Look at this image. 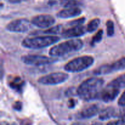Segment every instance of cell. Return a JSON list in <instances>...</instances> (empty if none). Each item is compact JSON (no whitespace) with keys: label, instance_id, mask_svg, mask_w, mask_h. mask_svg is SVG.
<instances>
[{"label":"cell","instance_id":"6da1fadb","mask_svg":"<svg viewBox=\"0 0 125 125\" xmlns=\"http://www.w3.org/2000/svg\"><path fill=\"white\" fill-rule=\"evenodd\" d=\"M104 84V80L103 78L98 77L89 78L77 88V94L81 98L86 101L99 99Z\"/></svg>","mask_w":125,"mask_h":125},{"label":"cell","instance_id":"7a4b0ae2","mask_svg":"<svg viewBox=\"0 0 125 125\" xmlns=\"http://www.w3.org/2000/svg\"><path fill=\"white\" fill-rule=\"evenodd\" d=\"M83 45V42L81 39H71L52 46L49 51V54L53 57H62L70 52L79 51Z\"/></svg>","mask_w":125,"mask_h":125},{"label":"cell","instance_id":"3957f363","mask_svg":"<svg viewBox=\"0 0 125 125\" xmlns=\"http://www.w3.org/2000/svg\"><path fill=\"white\" fill-rule=\"evenodd\" d=\"M60 38L55 35H45L33 37H27L22 41L23 47L38 50L48 47L59 41Z\"/></svg>","mask_w":125,"mask_h":125},{"label":"cell","instance_id":"277c9868","mask_svg":"<svg viewBox=\"0 0 125 125\" xmlns=\"http://www.w3.org/2000/svg\"><path fill=\"white\" fill-rule=\"evenodd\" d=\"M94 63V58L92 56H81L69 61L64 66V70L67 72L78 73L89 68Z\"/></svg>","mask_w":125,"mask_h":125},{"label":"cell","instance_id":"5b68a950","mask_svg":"<svg viewBox=\"0 0 125 125\" xmlns=\"http://www.w3.org/2000/svg\"><path fill=\"white\" fill-rule=\"evenodd\" d=\"M124 69H125V57H122L113 63L100 66L94 70V74L95 76L106 75Z\"/></svg>","mask_w":125,"mask_h":125},{"label":"cell","instance_id":"8992f818","mask_svg":"<svg viewBox=\"0 0 125 125\" xmlns=\"http://www.w3.org/2000/svg\"><path fill=\"white\" fill-rule=\"evenodd\" d=\"M58 61L53 57H48L43 55L28 54L21 57V61L24 63L29 65L40 66L54 63Z\"/></svg>","mask_w":125,"mask_h":125},{"label":"cell","instance_id":"52a82bcc","mask_svg":"<svg viewBox=\"0 0 125 125\" xmlns=\"http://www.w3.org/2000/svg\"><path fill=\"white\" fill-rule=\"evenodd\" d=\"M69 76L63 72H56L42 76L38 79V83L42 85H52L62 84L68 79Z\"/></svg>","mask_w":125,"mask_h":125},{"label":"cell","instance_id":"ba28073f","mask_svg":"<svg viewBox=\"0 0 125 125\" xmlns=\"http://www.w3.org/2000/svg\"><path fill=\"white\" fill-rule=\"evenodd\" d=\"M31 21L24 18H20L12 21L6 25V29L13 32H26L32 27Z\"/></svg>","mask_w":125,"mask_h":125},{"label":"cell","instance_id":"9c48e42d","mask_svg":"<svg viewBox=\"0 0 125 125\" xmlns=\"http://www.w3.org/2000/svg\"><path fill=\"white\" fill-rule=\"evenodd\" d=\"M55 22V18L50 15H39L33 17L31 20V23L33 25L42 29L52 26Z\"/></svg>","mask_w":125,"mask_h":125},{"label":"cell","instance_id":"30bf717a","mask_svg":"<svg viewBox=\"0 0 125 125\" xmlns=\"http://www.w3.org/2000/svg\"><path fill=\"white\" fill-rule=\"evenodd\" d=\"M87 28L83 25L73 26L68 29H64L61 35L65 39L67 38H76L83 36L86 33Z\"/></svg>","mask_w":125,"mask_h":125},{"label":"cell","instance_id":"8fae6325","mask_svg":"<svg viewBox=\"0 0 125 125\" xmlns=\"http://www.w3.org/2000/svg\"><path fill=\"white\" fill-rule=\"evenodd\" d=\"M120 90L106 85L104 89H103L100 93V98L105 103H109L114 101L118 96Z\"/></svg>","mask_w":125,"mask_h":125},{"label":"cell","instance_id":"7c38bea8","mask_svg":"<svg viewBox=\"0 0 125 125\" xmlns=\"http://www.w3.org/2000/svg\"><path fill=\"white\" fill-rule=\"evenodd\" d=\"M100 107L97 104H92L83 109L79 114L78 117L83 119L90 118L98 114Z\"/></svg>","mask_w":125,"mask_h":125},{"label":"cell","instance_id":"4fadbf2b","mask_svg":"<svg viewBox=\"0 0 125 125\" xmlns=\"http://www.w3.org/2000/svg\"><path fill=\"white\" fill-rule=\"evenodd\" d=\"M82 10L79 7H68L61 10L57 13V17L61 18H69L76 17L81 14Z\"/></svg>","mask_w":125,"mask_h":125},{"label":"cell","instance_id":"5bb4252c","mask_svg":"<svg viewBox=\"0 0 125 125\" xmlns=\"http://www.w3.org/2000/svg\"><path fill=\"white\" fill-rule=\"evenodd\" d=\"M25 84V82L19 76H15L9 81V85L15 91L21 92Z\"/></svg>","mask_w":125,"mask_h":125},{"label":"cell","instance_id":"9a60e30c","mask_svg":"<svg viewBox=\"0 0 125 125\" xmlns=\"http://www.w3.org/2000/svg\"><path fill=\"white\" fill-rule=\"evenodd\" d=\"M107 85L114 89H118L120 90V89L125 87V74H122L115 78V79L110 82Z\"/></svg>","mask_w":125,"mask_h":125},{"label":"cell","instance_id":"2e32d148","mask_svg":"<svg viewBox=\"0 0 125 125\" xmlns=\"http://www.w3.org/2000/svg\"><path fill=\"white\" fill-rule=\"evenodd\" d=\"M115 110L112 107H108L105 108L99 114V118L101 120H106L112 118L115 115Z\"/></svg>","mask_w":125,"mask_h":125},{"label":"cell","instance_id":"e0dca14e","mask_svg":"<svg viewBox=\"0 0 125 125\" xmlns=\"http://www.w3.org/2000/svg\"><path fill=\"white\" fill-rule=\"evenodd\" d=\"M60 4L65 8L79 7L83 5V0H61Z\"/></svg>","mask_w":125,"mask_h":125},{"label":"cell","instance_id":"ac0fdd59","mask_svg":"<svg viewBox=\"0 0 125 125\" xmlns=\"http://www.w3.org/2000/svg\"><path fill=\"white\" fill-rule=\"evenodd\" d=\"M64 30L63 27L62 25H56L53 27H51V28L46 29V30L42 31V34H49V35H56L58 34H62L63 31Z\"/></svg>","mask_w":125,"mask_h":125},{"label":"cell","instance_id":"d6986e66","mask_svg":"<svg viewBox=\"0 0 125 125\" xmlns=\"http://www.w3.org/2000/svg\"><path fill=\"white\" fill-rule=\"evenodd\" d=\"M100 24V20L99 18H95L89 23L87 26V31L89 33L95 31L98 28Z\"/></svg>","mask_w":125,"mask_h":125},{"label":"cell","instance_id":"ffe728a7","mask_svg":"<svg viewBox=\"0 0 125 125\" xmlns=\"http://www.w3.org/2000/svg\"><path fill=\"white\" fill-rule=\"evenodd\" d=\"M106 27H107V35L109 37H112L115 33V26L114 23L112 20H109L106 22Z\"/></svg>","mask_w":125,"mask_h":125},{"label":"cell","instance_id":"44dd1931","mask_svg":"<svg viewBox=\"0 0 125 125\" xmlns=\"http://www.w3.org/2000/svg\"><path fill=\"white\" fill-rule=\"evenodd\" d=\"M103 31L102 29H100L96 32V34L92 37L91 40V45H94L95 44L100 42L103 39Z\"/></svg>","mask_w":125,"mask_h":125},{"label":"cell","instance_id":"7402d4cb","mask_svg":"<svg viewBox=\"0 0 125 125\" xmlns=\"http://www.w3.org/2000/svg\"><path fill=\"white\" fill-rule=\"evenodd\" d=\"M85 17H83V18H78V19L74 20H72L71 21L68 22L67 25H68V26H70V27L81 26V25H83V24L85 22Z\"/></svg>","mask_w":125,"mask_h":125},{"label":"cell","instance_id":"603a6c76","mask_svg":"<svg viewBox=\"0 0 125 125\" xmlns=\"http://www.w3.org/2000/svg\"><path fill=\"white\" fill-rule=\"evenodd\" d=\"M65 95L67 96L78 95V94H77V89H74L73 87L70 88L65 92Z\"/></svg>","mask_w":125,"mask_h":125},{"label":"cell","instance_id":"cb8c5ba5","mask_svg":"<svg viewBox=\"0 0 125 125\" xmlns=\"http://www.w3.org/2000/svg\"><path fill=\"white\" fill-rule=\"evenodd\" d=\"M13 107L15 110L18 111H20L22 109V107H23V104H22V103L21 101H17L16 102H15V103L13 104Z\"/></svg>","mask_w":125,"mask_h":125},{"label":"cell","instance_id":"d4e9b609","mask_svg":"<svg viewBox=\"0 0 125 125\" xmlns=\"http://www.w3.org/2000/svg\"><path fill=\"white\" fill-rule=\"evenodd\" d=\"M118 104L120 106H125V91L120 97L118 101Z\"/></svg>","mask_w":125,"mask_h":125},{"label":"cell","instance_id":"484cf974","mask_svg":"<svg viewBox=\"0 0 125 125\" xmlns=\"http://www.w3.org/2000/svg\"><path fill=\"white\" fill-rule=\"evenodd\" d=\"M76 104V101L73 98L70 99L68 102V106L70 108H73L75 107Z\"/></svg>","mask_w":125,"mask_h":125},{"label":"cell","instance_id":"4316f807","mask_svg":"<svg viewBox=\"0 0 125 125\" xmlns=\"http://www.w3.org/2000/svg\"><path fill=\"white\" fill-rule=\"evenodd\" d=\"M7 2H10V3L12 4H17V3H20V2H24V1H26L28 0H6Z\"/></svg>","mask_w":125,"mask_h":125},{"label":"cell","instance_id":"83f0119b","mask_svg":"<svg viewBox=\"0 0 125 125\" xmlns=\"http://www.w3.org/2000/svg\"><path fill=\"white\" fill-rule=\"evenodd\" d=\"M120 122L118 120H115V121H112V122H109L106 125H118Z\"/></svg>","mask_w":125,"mask_h":125},{"label":"cell","instance_id":"f1b7e54d","mask_svg":"<svg viewBox=\"0 0 125 125\" xmlns=\"http://www.w3.org/2000/svg\"><path fill=\"white\" fill-rule=\"evenodd\" d=\"M32 123H30L29 120H23L21 123V125H31Z\"/></svg>","mask_w":125,"mask_h":125},{"label":"cell","instance_id":"f546056e","mask_svg":"<svg viewBox=\"0 0 125 125\" xmlns=\"http://www.w3.org/2000/svg\"><path fill=\"white\" fill-rule=\"evenodd\" d=\"M121 122L122 123H125V114L122 115V118H121Z\"/></svg>","mask_w":125,"mask_h":125},{"label":"cell","instance_id":"4dcf8cb0","mask_svg":"<svg viewBox=\"0 0 125 125\" xmlns=\"http://www.w3.org/2000/svg\"><path fill=\"white\" fill-rule=\"evenodd\" d=\"M90 125H103V124L101 123H99V122H95V123H92V124Z\"/></svg>","mask_w":125,"mask_h":125},{"label":"cell","instance_id":"1f68e13d","mask_svg":"<svg viewBox=\"0 0 125 125\" xmlns=\"http://www.w3.org/2000/svg\"><path fill=\"white\" fill-rule=\"evenodd\" d=\"M1 125H9L8 123L6 122H1Z\"/></svg>","mask_w":125,"mask_h":125},{"label":"cell","instance_id":"d6a6232c","mask_svg":"<svg viewBox=\"0 0 125 125\" xmlns=\"http://www.w3.org/2000/svg\"><path fill=\"white\" fill-rule=\"evenodd\" d=\"M72 125H85L81 123H74L73 124H72Z\"/></svg>","mask_w":125,"mask_h":125},{"label":"cell","instance_id":"836d02e7","mask_svg":"<svg viewBox=\"0 0 125 125\" xmlns=\"http://www.w3.org/2000/svg\"></svg>","mask_w":125,"mask_h":125}]
</instances>
